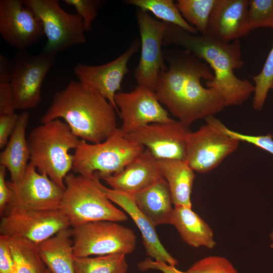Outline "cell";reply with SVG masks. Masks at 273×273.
Instances as JSON below:
<instances>
[{"instance_id":"cell-1","label":"cell","mask_w":273,"mask_h":273,"mask_svg":"<svg viewBox=\"0 0 273 273\" xmlns=\"http://www.w3.org/2000/svg\"><path fill=\"white\" fill-rule=\"evenodd\" d=\"M163 51L169 69L160 72L155 93L173 116L189 126L223 110L225 106L220 94L201 83V79L214 78L206 63L183 49Z\"/></svg>"},{"instance_id":"cell-2","label":"cell","mask_w":273,"mask_h":273,"mask_svg":"<svg viewBox=\"0 0 273 273\" xmlns=\"http://www.w3.org/2000/svg\"><path fill=\"white\" fill-rule=\"evenodd\" d=\"M162 44L181 47L209 64L214 71V78L206 81V86L220 94L225 107L241 105L254 93V85L247 79L238 78L234 72L244 64L239 39L233 43L224 42L208 35L192 34L168 23Z\"/></svg>"},{"instance_id":"cell-3","label":"cell","mask_w":273,"mask_h":273,"mask_svg":"<svg viewBox=\"0 0 273 273\" xmlns=\"http://www.w3.org/2000/svg\"><path fill=\"white\" fill-rule=\"evenodd\" d=\"M115 111L99 93L72 80L64 89L55 93L40 122L63 119L78 138L98 144L117 129Z\"/></svg>"},{"instance_id":"cell-4","label":"cell","mask_w":273,"mask_h":273,"mask_svg":"<svg viewBox=\"0 0 273 273\" xmlns=\"http://www.w3.org/2000/svg\"><path fill=\"white\" fill-rule=\"evenodd\" d=\"M27 140L30 162L65 189V177L73 168V155L69 150L76 148L78 138L65 122L56 119L33 128Z\"/></svg>"},{"instance_id":"cell-5","label":"cell","mask_w":273,"mask_h":273,"mask_svg":"<svg viewBox=\"0 0 273 273\" xmlns=\"http://www.w3.org/2000/svg\"><path fill=\"white\" fill-rule=\"evenodd\" d=\"M145 147L125 136L120 128L104 141L89 144L80 140L73 155V171L94 180L121 172Z\"/></svg>"},{"instance_id":"cell-6","label":"cell","mask_w":273,"mask_h":273,"mask_svg":"<svg viewBox=\"0 0 273 273\" xmlns=\"http://www.w3.org/2000/svg\"><path fill=\"white\" fill-rule=\"evenodd\" d=\"M64 184L60 209L71 228L95 221L127 220V215L114 205L95 180L69 172Z\"/></svg>"},{"instance_id":"cell-7","label":"cell","mask_w":273,"mask_h":273,"mask_svg":"<svg viewBox=\"0 0 273 273\" xmlns=\"http://www.w3.org/2000/svg\"><path fill=\"white\" fill-rule=\"evenodd\" d=\"M75 257L128 254L135 249L134 232L118 222L99 220L71 228Z\"/></svg>"},{"instance_id":"cell-8","label":"cell","mask_w":273,"mask_h":273,"mask_svg":"<svg viewBox=\"0 0 273 273\" xmlns=\"http://www.w3.org/2000/svg\"><path fill=\"white\" fill-rule=\"evenodd\" d=\"M206 123L191 131L187 140L185 161L195 171L206 173L219 165L238 148L240 141L230 136L226 127L214 115Z\"/></svg>"},{"instance_id":"cell-9","label":"cell","mask_w":273,"mask_h":273,"mask_svg":"<svg viewBox=\"0 0 273 273\" xmlns=\"http://www.w3.org/2000/svg\"><path fill=\"white\" fill-rule=\"evenodd\" d=\"M41 21L47 41L43 51L56 56L74 46L84 43L81 17L61 8L58 0H22Z\"/></svg>"},{"instance_id":"cell-10","label":"cell","mask_w":273,"mask_h":273,"mask_svg":"<svg viewBox=\"0 0 273 273\" xmlns=\"http://www.w3.org/2000/svg\"><path fill=\"white\" fill-rule=\"evenodd\" d=\"M56 56L43 51L32 55L18 50L12 59V86L16 110H26L37 107L41 101V86L54 65Z\"/></svg>"},{"instance_id":"cell-11","label":"cell","mask_w":273,"mask_h":273,"mask_svg":"<svg viewBox=\"0 0 273 273\" xmlns=\"http://www.w3.org/2000/svg\"><path fill=\"white\" fill-rule=\"evenodd\" d=\"M70 227L67 218L61 209L10 208L1 218L0 235L23 238L38 245Z\"/></svg>"},{"instance_id":"cell-12","label":"cell","mask_w":273,"mask_h":273,"mask_svg":"<svg viewBox=\"0 0 273 273\" xmlns=\"http://www.w3.org/2000/svg\"><path fill=\"white\" fill-rule=\"evenodd\" d=\"M136 18L141 35V55L134 77L138 85L155 92L160 72L167 70L162 46L168 23L158 21L148 12L139 9Z\"/></svg>"},{"instance_id":"cell-13","label":"cell","mask_w":273,"mask_h":273,"mask_svg":"<svg viewBox=\"0 0 273 273\" xmlns=\"http://www.w3.org/2000/svg\"><path fill=\"white\" fill-rule=\"evenodd\" d=\"M7 183L11 191L12 197L6 209H60L65 189L58 186L46 174L37 171L30 162L19 182L14 183L7 180Z\"/></svg>"},{"instance_id":"cell-14","label":"cell","mask_w":273,"mask_h":273,"mask_svg":"<svg viewBox=\"0 0 273 273\" xmlns=\"http://www.w3.org/2000/svg\"><path fill=\"white\" fill-rule=\"evenodd\" d=\"M189 126L179 121L153 123L127 134L128 139L149 149L157 159L185 160Z\"/></svg>"},{"instance_id":"cell-15","label":"cell","mask_w":273,"mask_h":273,"mask_svg":"<svg viewBox=\"0 0 273 273\" xmlns=\"http://www.w3.org/2000/svg\"><path fill=\"white\" fill-rule=\"evenodd\" d=\"M0 35L10 46L25 50L44 33L41 21L22 0H1Z\"/></svg>"},{"instance_id":"cell-16","label":"cell","mask_w":273,"mask_h":273,"mask_svg":"<svg viewBox=\"0 0 273 273\" xmlns=\"http://www.w3.org/2000/svg\"><path fill=\"white\" fill-rule=\"evenodd\" d=\"M114 100L123 122L120 128L125 134L150 123L174 120L160 104L155 92L145 86L138 85L129 93L118 92Z\"/></svg>"},{"instance_id":"cell-17","label":"cell","mask_w":273,"mask_h":273,"mask_svg":"<svg viewBox=\"0 0 273 273\" xmlns=\"http://www.w3.org/2000/svg\"><path fill=\"white\" fill-rule=\"evenodd\" d=\"M140 44V40L135 38L125 53L109 63L98 66L79 63L73 69L78 81L99 93L109 101L118 114L119 111L114 97L121 91L122 79L128 72V62Z\"/></svg>"},{"instance_id":"cell-18","label":"cell","mask_w":273,"mask_h":273,"mask_svg":"<svg viewBox=\"0 0 273 273\" xmlns=\"http://www.w3.org/2000/svg\"><path fill=\"white\" fill-rule=\"evenodd\" d=\"M99 188L112 202L119 206L132 219L140 231L147 255L157 261L176 266L178 261L164 248L160 241L155 226L143 213L135 203L133 195L108 188L98 178L94 179Z\"/></svg>"},{"instance_id":"cell-19","label":"cell","mask_w":273,"mask_h":273,"mask_svg":"<svg viewBox=\"0 0 273 273\" xmlns=\"http://www.w3.org/2000/svg\"><path fill=\"white\" fill-rule=\"evenodd\" d=\"M248 7L249 0H216L209 19L207 35L227 42L246 36L251 31Z\"/></svg>"},{"instance_id":"cell-20","label":"cell","mask_w":273,"mask_h":273,"mask_svg":"<svg viewBox=\"0 0 273 273\" xmlns=\"http://www.w3.org/2000/svg\"><path fill=\"white\" fill-rule=\"evenodd\" d=\"M163 178L157 159L146 148L121 172L103 180L113 189L133 195Z\"/></svg>"},{"instance_id":"cell-21","label":"cell","mask_w":273,"mask_h":273,"mask_svg":"<svg viewBox=\"0 0 273 273\" xmlns=\"http://www.w3.org/2000/svg\"><path fill=\"white\" fill-rule=\"evenodd\" d=\"M29 114L23 111L19 114L16 126L4 149L0 154V164L9 171L11 180L19 182L23 177L30 160V151L26 130Z\"/></svg>"},{"instance_id":"cell-22","label":"cell","mask_w":273,"mask_h":273,"mask_svg":"<svg viewBox=\"0 0 273 273\" xmlns=\"http://www.w3.org/2000/svg\"><path fill=\"white\" fill-rule=\"evenodd\" d=\"M132 195L138 207L155 227L170 224L173 204L165 178Z\"/></svg>"},{"instance_id":"cell-23","label":"cell","mask_w":273,"mask_h":273,"mask_svg":"<svg viewBox=\"0 0 273 273\" xmlns=\"http://www.w3.org/2000/svg\"><path fill=\"white\" fill-rule=\"evenodd\" d=\"M170 224L190 246L212 249L216 245L210 226L192 208L174 206Z\"/></svg>"},{"instance_id":"cell-24","label":"cell","mask_w":273,"mask_h":273,"mask_svg":"<svg viewBox=\"0 0 273 273\" xmlns=\"http://www.w3.org/2000/svg\"><path fill=\"white\" fill-rule=\"evenodd\" d=\"M37 246L42 260L51 273H75L71 229L60 231Z\"/></svg>"},{"instance_id":"cell-25","label":"cell","mask_w":273,"mask_h":273,"mask_svg":"<svg viewBox=\"0 0 273 273\" xmlns=\"http://www.w3.org/2000/svg\"><path fill=\"white\" fill-rule=\"evenodd\" d=\"M157 164L168 184L174 206L192 208L191 195L195 178L194 171L183 160L157 159Z\"/></svg>"},{"instance_id":"cell-26","label":"cell","mask_w":273,"mask_h":273,"mask_svg":"<svg viewBox=\"0 0 273 273\" xmlns=\"http://www.w3.org/2000/svg\"><path fill=\"white\" fill-rule=\"evenodd\" d=\"M13 258L15 273H46L47 267L37 245L21 238H8Z\"/></svg>"},{"instance_id":"cell-27","label":"cell","mask_w":273,"mask_h":273,"mask_svg":"<svg viewBox=\"0 0 273 273\" xmlns=\"http://www.w3.org/2000/svg\"><path fill=\"white\" fill-rule=\"evenodd\" d=\"M124 3L151 12L162 21L178 26L192 34H198V30L185 20L172 0H126Z\"/></svg>"},{"instance_id":"cell-28","label":"cell","mask_w":273,"mask_h":273,"mask_svg":"<svg viewBox=\"0 0 273 273\" xmlns=\"http://www.w3.org/2000/svg\"><path fill=\"white\" fill-rule=\"evenodd\" d=\"M126 255L121 253L94 257H75V273H127Z\"/></svg>"},{"instance_id":"cell-29","label":"cell","mask_w":273,"mask_h":273,"mask_svg":"<svg viewBox=\"0 0 273 273\" xmlns=\"http://www.w3.org/2000/svg\"><path fill=\"white\" fill-rule=\"evenodd\" d=\"M216 0H178L176 6L185 20L196 26L201 35H207L209 19Z\"/></svg>"},{"instance_id":"cell-30","label":"cell","mask_w":273,"mask_h":273,"mask_svg":"<svg viewBox=\"0 0 273 273\" xmlns=\"http://www.w3.org/2000/svg\"><path fill=\"white\" fill-rule=\"evenodd\" d=\"M251 77L255 82L252 106L255 110H261L273 80V44L262 70Z\"/></svg>"},{"instance_id":"cell-31","label":"cell","mask_w":273,"mask_h":273,"mask_svg":"<svg viewBox=\"0 0 273 273\" xmlns=\"http://www.w3.org/2000/svg\"><path fill=\"white\" fill-rule=\"evenodd\" d=\"M248 20L250 30L273 28V0H249Z\"/></svg>"},{"instance_id":"cell-32","label":"cell","mask_w":273,"mask_h":273,"mask_svg":"<svg viewBox=\"0 0 273 273\" xmlns=\"http://www.w3.org/2000/svg\"><path fill=\"white\" fill-rule=\"evenodd\" d=\"M186 271L187 273H239L230 261L217 255L201 259Z\"/></svg>"},{"instance_id":"cell-33","label":"cell","mask_w":273,"mask_h":273,"mask_svg":"<svg viewBox=\"0 0 273 273\" xmlns=\"http://www.w3.org/2000/svg\"><path fill=\"white\" fill-rule=\"evenodd\" d=\"M70 6L73 7L81 17L86 32L90 30L92 24L98 15V11L104 1L99 0H64Z\"/></svg>"},{"instance_id":"cell-34","label":"cell","mask_w":273,"mask_h":273,"mask_svg":"<svg viewBox=\"0 0 273 273\" xmlns=\"http://www.w3.org/2000/svg\"><path fill=\"white\" fill-rule=\"evenodd\" d=\"M225 131L230 136L240 142L250 143L273 155V137L271 134L250 135L233 131L227 127Z\"/></svg>"},{"instance_id":"cell-35","label":"cell","mask_w":273,"mask_h":273,"mask_svg":"<svg viewBox=\"0 0 273 273\" xmlns=\"http://www.w3.org/2000/svg\"><path fill=\"white\" fill-rule=\"evenodd\" d=\"M19 116L15 112L0 115V149L6 146L16 126Z\"/></svg>"},{"instance_id":"cell-36","label":"cell","mask_w":273,"mask_h":273,"mask_svg":"<svg viewBox=\"0 0 273 273\" xmlns=\"http://www.w3.org/2000/svg\"><path fill=\"white\" fill-rule=\"evenodd\" d=\"M0 273H15L8 239L3 235H0Z\"/></svg>"},{"instance_id":"cell-37","label":"cell","mask_w":273,"mask_h":273,"mask_svg":"<svg viewBox=\"0 0 273 273\" xmlns=\"http://www.w3.org/2000/svg\"><path fill=\"white\" fill-rule=\"evenodd\" d=\"M15 110L10 83L0 84V115L15 113Z\"/></svg>"},{"instance_id":"cell-38","label":"cell","mask_w":273,"mask_h":273,"mask_svg":"<svg viewBox=\"0 0 273 273\" xmlns=\"http://www.w3.org/2000/svg\"><path fill=\"white\" fill-rule=\"evenodd\" d=\"M139 269L145 271L149 269H155L162 273H187L178 270L176 266L170 265L163 262L147 258L138 264Z\"/></svg>"},{"instance_id":"cell-39","label":"cell","mask_w":273,"mask_h":273,"mask_svg":"<svg viewBox=\"0 0 273 273\" xmlns=\"http://www.w3.org/2000/svg\"><path fill=\"white\" fill-rule=\"evenodd\" d=\"M7 168L3 165H0V215L2 217L9 204L12 192L8 186L6 176Z\"/></svg>"},{"instance_id":"cell-40","label":"cell","mask_w":273,"mask_h":273,"mask_svg":"<svg viewBox=\"0 0 273 273\" xmlns=\"http://www.w3.org/2000/svg\"><path fill=\"white\" fill-rule=\"evenodd\" d=\"M12 73V60L0 54V84L10 83Z\"/></svg>"},{"instance_id":"cell-41","label":"cell","mask_w":273,"mask_h":273,"mask_svg":"<svg viewBox=\"0 0 273 273\" xmlns=\"http://www.w3.org/2000/svg\"><path fill=\"white\" fill-rule=\"evenodd\" d=\"M269 238L271 241L270 247L271 248H273V231H272L271 233L269 234Z\"/></svg>"},{"instance_id":"cell-42","label":"cell","mask_w":273,"mask_h":273,"mask_svg":"<svg viewBox=\"0 0 273 273\" xmlns=\"http://www.w3.org/2000/svg\"><path fill=\"white\" fill-rule=\"evenodd\" d=\"M270 89H271L273 91V80L272 81V83H271V87H270Z\"/></svg>"},{"instance_id":"cell-43","label":"cell","mask_w":273,"mask_h":273,"mask_svg":"<svg viewBox=\"0 0 273 273\" xmlns=\"http://www.w3.org/2000/svg\"><path fill=\"white\" fill-rule=\"evenodd\" d=\"M46 273H51L49 269H47Z\"/></svg>"}]
</instances>
